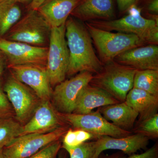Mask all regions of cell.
Here are the masks:
<instances>
[{"label": "cell", "mask_w": 158, "mask_h": 158, "mask_svg": "<svg viewBox=\"0 0 158 158\" xmlns=\"http://www.w3.org/2000/svg\"><path fill=\"white\" fill-rule=\"evenodd\" d=\"M65 38L69 52L66 75L73 76L87 71L95 74L103 64L96 56L93 41L86 26L72 17L65 23Z\"/></svg>", "instance_id": "1"}, {"label": "cell", "mask_w": 158, "mask_h": 158, "mask_svg": "<svg viewBox=\"0 0 158 158\" xmlns=\"http://www.w3.org/2000/svg\"><path fill=\"white\" fill-rule=\"evenodd\" d=\"M129 9V14L119 19L96 20L87 23L106 31L135 34L146 44L158 45V21L143 17L139 10L136 8L131 7Z\"/></svg>", "instance_id": "2"}, {"label": "cell", "mask_w": 158, "mask_h": 158, "mask_svg": "<svg viewBox=\"0 0 158 158\" xmlns=\"http://www.w3.org/2000/svg\"><path fill=\"white\" fill-rule=\"evenodd\" d=\"M137 69L112 61L103 64L98 73L93 75L89 85L104 90L120 102L133 88Z\"/></svg>", "instance_id": "3"}, {"label": "cell", "mask_w": 158, "mask_h": 158, "mask_svg": "<svg viewBox=\"0 0 158 158\" xmlns=\"http://www.w3.org/2000/svg\"><path fill=\"white\" fill-rule=\"evenodd\" d=\"M85 26L103 64L113 61L117 56L125 51L146 44L135 34L113 33L97 28L87 23Z\"/></svg>", "instance_id": "4"}, {"label": "cell", "mask_w": 158, "mask_h": 158, "mask_svg": "<svg viewBox=\"0 0 158 158\" xmlns=\"http://www.w3.org/2000/svg\"><path fill=\"white\" fill-rule=\"evenodd\" d=\"M52 28L37 10L31 9L6 34L7 40L46 47Z\"/></svg>", "instance_id": "5"}, {"label": "cell", "mask_w": 158, "mask_h": 158, "mask_svg": "<svg viewBox=\"0 0 158 158\" xmlns=\"http://www.w3.org/2000/svg\"><path fill=\"white\" fill-rule=\"evenodd\" d=\"M49 43L46 68L51 86H56L65 80L69 62L65 24L52 28Z\"/></svg>", "instance_id": "6"}, {"label": "cell", "mask_w": 158, "mask_h": 158, "mask_svg": "<svg viewBox=\"0 0 158 158\" xmlns=\"http://www.w3.org/2000/svg\"><path fill=\"white\" fill-rule=\"evenodd\" d=\"M67 126L44 134H30L16 137L3 148L4 158H28L54 141L61 140Z\"/></svg>", "instance_id": "7"}, {"label": "cell", "mask_w": 158, "mask_h": 158, "mask_svg": "<svg viewBox=\"0 0 158 158\" xmlns=\"http://www.w3.org/2000/svg\"><path fill=\"white\" fill-rule=\"evenodd\" d=\"M3 89L14 110L15 118L23 126L31 119L41 100L31 88L12 75L7 79Z\"/></svg>", "instance_id": "8"}, {"label": "cell", "mask_w": 158, "mask_h": 158, "mask_svg": "<svg viewBox=\"0 0 158 158\" xmlns=\"http://www.w3.org/2000/svg\"><path fill=\"white\" fill-rule=\"evenodd\" d=\"M59 116L65 123L73 129L86 131L97 137L108 136L121 138L131 135L132 132L122 129L104 118L98 109L86 114L59 113Z\"/></svg>", "instance_id": "9"}, {"label": "cell", "mask_w": 158, "mask_h": 158, "mask_svg": "<svg viewBox=\"0 0 158 158\" xmlns=\"http://www.w3.org/2000/svg\"><path fill=\"white\" fill-rule=\"evenodd\" d=\"M48 48L0 38V50L7 59L8 66L37 65L46 66Z\"/></svg>", "instance_id": "10"}, {"label": "cell", "mask_w": 158, "mask_h": 158, "mask_svg": "<svg viewBox=\"0 0 158 158\" xmlns=\"http://www.w3.org/2000/svg\"><path fill=\"white\" fill-rule=\"evenodd\" d=\"M93 74L81 72L69 80L56 85L52 98L54 107L59 113H71L75 108L77 99L81 90L90 83Z\"/></svg>", "instance_id": "11"}, {"label": "cell", "mask_w": 158, "mask_h": 158, "mask_svg": "<svg viewBox=\"0 0 158 158\" xmlns=\"http://www.w3.org/2000/svg\"><path fill=\"white\" fill-rule=\"evenodd\" d=\"M8 67L11 75L30 87L41 101L50 100L53 90L46 66L29 65Z\"/></svg>", "instance_id": "12"}, {"label": "cell", "mask_w": 158, "mask_h": 158, "mask_svg": "<svg viewBox=\"0 0 158 158\" xmlns=\"http://www.w3.org/2000/svg\"><path fill=\"white\" fill-rule=\"evenodd\" d=\"M65 126L50 100H41L31 119L23 126L21 135L48 133Z\"/></svg>", "instance_id": "13"}, {"label": "cell", "mask_w": 158, "mask_h": 158, "mask_svg": "<svg viewBox=\"0 0 158 158\" xmlns=\"http://www.w3.org/2000/svg\"><path fill=\"white\" fill-rule=\"evenodd\" d=\"M149 139L139 134L130 135L121 138H113L101 136L95 141L96 156L98 158L103 152L106 150H118L128 156L141 150L147 148Z\"/></svg>", "instance_id": "14"}, {"label": "cell", "mask_w": 158, "mask_h": 158, "mask_svg": "<svg viewBox=\"0 0 158 158\" xmlns=\"http://www.w3.org/2000/svg\"><path fill=\"white\" fill-rule=\"evenodd\" d=\"M114 61L138 70H158V46L149 44L131 49L119 54Z\"/></svg>", "instance_id": "15"}, {"label": "cell", "mask_w": 158, "mask_h": 158, "mask_svg": "<svg viewBox=\"0 0 158 158\" xmlns=\"http://www.w3.org/2000/svg\"><path fill=\"white\" fill-rule=\"evenodd\" d=\"M120 102L111 94L101 88L88 84L84 87L77 99L73 113L86 114L97 108Z\"/></svg>", "instance_id": "16"}, {"label": "cell", "mask_w": 158, "mask_h": 158, "mask_svg": "<svg viewBox=\"0 0 158 158\" xmlns=\"http://www.w3.org/2000/svg\"><path fill=\"white\" fill-rule=\"evenodd\" d=\"M72 15L81 20L88 22L109 20L115 16L113 0H81Z\"/></svg>", "instance_id": "17"}, {"label": "cell", "mask_w": 158, "mask_h": 158, "mask_svg": "<svg viewBox=\"0 0 158 158\" xmlns=\"http://www.w3.org/2000/svg\"><path fill=\"white\" fill-rule=\"evenodd\" d=\"M81 0H47L37 9L51 27L65 24Z\"/></svg>", "instance_id": "18"}, {"label": "cell", "mask_w": 158, "mask_h": 158, "mask_svg": "<svg viewBox=\"0 0 158 158\" xmlns=\"http://www.w3.org/2000/svg\"><path fill=\"white\" fill-rule=\"evenodd\" d=\"M98 110L107 120L126 131L132 129L138 117V113L125 102L102 107Z\"/></svg>", "instance_id": "19"}, {"label": "cell", "mask_w": 158, "mask_h": 158, "mask_svg": "<svg viewBox=\"0 0 158 158\" xmlns=\"http://www.w3.org/2000/svg\"><path fill=\"white\" fill-rule=\"evenodd\" d=\"M125 102L138 113V122L157 113L158 97L141 89L133 88L127 94Z\"/></svg>", "instance_id": "20"}, {"label": "cell", "mask_w": 158, "mask_h": 158, "mask_svg": "<svg viewBox=\"0 0 158 158\" xmlns=\"http://www.w3.org/2000/svg\"><path fill=\"white\" fill-rule=\"evenodd\" d=\"M21 15L18 3L15 0H0V37L8 33Z\"/></svg>", "instance_id": "21"}, {"label": "cell", "mask_w": 158, "mask_h": 158, "mask_svg": "<svg viewBox=\"0 0 158 158\" xmlns=\"http://www.w3.org/2000/svg\"><path fill=\"white\" fill-rule=\"evenodd\" d=\"M133 88L141 89L158 97V70L136 71Z\"/></svg>", "instance_id": "22"}, {"label": "cell", "mask_w": 158, "mask_h": 158, "mask_svg": "<svg viewBox=\"0 0 158 158\" xmlns=\"http://www.w3.org/2000/svg\"><path fill=\"white\" fill-rule=\"evenodd\" d=\"M23 126L15 118H0V149L20 136Z\"/></svg>", "instance_id": "23"}, {"label": "cell", "mask_w": 158, "mask_h": 158, "mask_svg": "<svg viewBox=\"0 0 158 158\" xmlns=\"http://www.w3.org/2000/svg\"><path fill=\"white\" fill-rule=\"evenodd\" d=\"M62 148L75 147L98 137L83 130L69 128L63 136Z\"/></svg>", "instance_id": "24"}, {"label": "cell", "mask_w": 158, "mask_h": 158, "mask_svg": "<svg viewBox=\"0 0 158 158\" xmlns=\"http://www.w3.org/2000/svg\"><path fill=\"white\" fill-rule=\"evenodd\" d=\"M69 158H111V155L96 156L95 141L86 142L75 147H63Z\"/></svg>", "instance_id": "25"}, {"label": "cell", "mask_w": 158, "mask_h": 158, "mask_svg": "<svg viewBox=\"0 0 158 158\" xmlns=\"http://www.w3.org/2000/svg\"><path fill=\"white\" fill-rule=\"evenodd\" d=\"M133 132L139 134L149 139L158 138V114L149 118L138 122L136 126L132 129Z\"/></svg>", "instance_id": "26"}, {"label": "cell", "mask_w": 158, "mask_h": 158, "mask_svg": "<svg viewBox=\"0 0 158 158\" xmlns=\"http://www.w3.org/2000/svg\"><path fill=\"white\" fill-rule=\"evenodd\" d=\"M15 114L3 89L2 79L0 76V118H15Z\"/></svg>", "instance_id": "27"}, {"label": "cell", "mask_w": 158, "mask_h": 158, "mask_svg": "<svg viewBox=\"0 0 158 158\" xmlns=\"http://www.w3.org/2000/svg\"><path fill=\"white\" fill-rule=\"evenodd\" d=\"M62 146L61 140L54 141L28 158H57Z\"/></svg>", "instance_id": "28"}, {"label": "cell", "mask_w": 158, "mask_h": 158, "mask_svg": "<svg viewBox=\"0 0 158 158\" xmlns=\"http://www.w3.org/2000/svg\"><path fill=\"white\" fill-rule=\"evenodd\" d=\"M123 153H117L112 155V158H158V144L156 143L153 146L140 154H134L127 157Z\"/></svg>", "instance_id": "29"}, {"label": "cell", "mask_w": 158, "mask_h": 158, "mask_svg": "<svg viewBox=\"0 0 158 158\" xmlns=\"http://www.w3.org/2000/svg\"><path fill=\"white\" fill-rule=\"evenodd\" d=\"M138 0H116L118 9L121 12L126 11L134 6Z\"/></svg>", "instance_id": "30"}, {"label": "cell", "mask_w": 158, "mask_h": 158, "mask_svg": "<svg viewBox=\"0 0 158 158\" xmlns=\"http://www.w3.org/2000/svg\"><path fill=\"white\" fill-rule=\"evenodd\" d=\"M148 10L150 12L156 15L158 13V0H152L148 6Z\"/></svg>", "instance_id": "31"}, {"label": "cell", "mask_w": 158, "mask_h": 158, "mask_svg": "<svg viewBox=\"0 0 158 158\" xmlns=\"http://www.w3.org/2000/svg\"><path fill=\"white\" fill-rule=\"evenodd\" d=\"M7 59L5 55L0 50V76H1L7 65Z\"/></svg>", "instance_id": "32"}, {"label": "cell", "mask_w": 158, "mask_h": 158, "mask_svg": "<svg viewBox=\"0 0 158 158\" xmlns=\"http://www.w3.org/2000/svg\"><path fill=\"white\" fill-rule=\"evenodd\" d=\"M47 1V0H32L30 4V8L32 10H37Z\"/></svg>", "instance_id": "33"}, {"label": "cell", "mask_w": 158, "mask_h": 158, "mask_svg": "<svg viewBox=\"0 0 158 158\" xmlns=\"http://www.w3.org/2000/svg\"><path fill=\"white\" fill-rule=\"evenodd\" d=\"M58 158H67V152L64 149L60 152L59 153Z\"/></svg>", "instance_id": "34"}, {"label": "cell", "mask_w": 158, "mask_h": 158, "mask_svg": "<svg viewBox=\"0 0 158 158\" xmlns=\"http://www.w3.org/2000/svg\"><path fill=\"white\" fill-rule=\"evenodd\" d=\"M15 1L18 3H21L25 4V3H27L29 2H31L32 0H15Z\"/></svg>", "instance_id": "35"}, {"label": "cell", "mask_w": 158, "mask_h": 158, "mask_svg": "<svg viewBox=\"0 0 158 158\" xmlns=\"http://www.w3.org/2000/svg\"><path fill=\"white\" fill-rule=\"evenodd\" d=\"M0 158H4L3 155V148L0 149Z\"/></svg>", "instance_id": "36"}]
</instances>
